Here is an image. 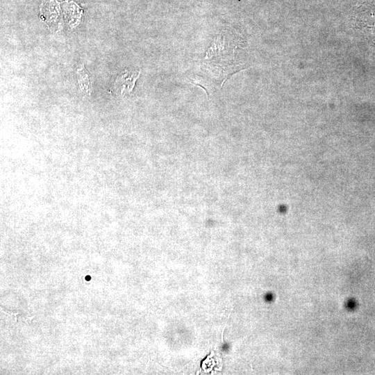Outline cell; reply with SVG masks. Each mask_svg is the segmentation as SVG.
I'll list each match as a JSON object with an SVG mask.
<instances>
[{"label": "cell", "instance_id": "cell-1", "mask_svg": "<svg viewBox=\"0 0 375 375\" xmlns=\"http://www.w3.org/2000/svg\"><path fill=\"white\" fill-rule=\"evenodd\" d=\"M140 73L128 74L126 71L124 74L119 76L116 80L115 86L120 88V93L123 94L126 91H131L135 85V82L138 78Z\"/></svg>", "mask_w": 375, "mask_h": 375}, {"label": "cell", "instance_id": "cell-2", "mask_svg": "<svg viewBox=\"0 0 375 375\" xmlns=\"http://www.w3.org/2000/svg\"><path fill=\"white\" fill-rule=\"evenodd\" d=\"M78 83L80 85V88L83 92L86 93H90V83L89 80L88 75L85 72L83 65H82L81 69L80 68L78 70Z\"/></svg>", "mask_w": 375, "mask_h": 375}]
</instances>
